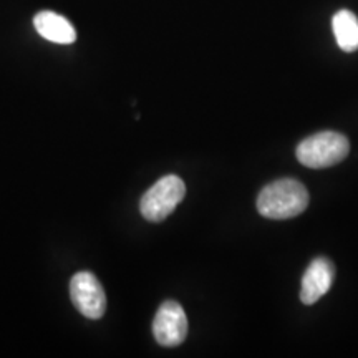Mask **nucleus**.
<instances>
[{"label":"nucleus","mask_w":358,"mask_h":358,"mask_svg":"<svg viewBox=\"0 0 358 358\" xmlns=\"http://www.w3.org/2000/svg\"><path fill=\"white\" fill-rule=\"evenodd\" d=\"M308 206V192L301 181L277 179L259 192L257 211L267 219H292Z\"/></svg>","instance_id":"f257e3e1"},{"label":"nucleus","mask_w":358,"mask_h":358,"mask_svg":"<svg viewBox=\"0 0 358 358\" xmlns=\"http://www.w3.org/2000/svg\"><path fill=\"white\" fill-rule=\"evenodd\" d=\"M350 151V143L337 131H322L301 141L295 150L303 166L320 169L342 163Z\"/></svg>","instance_id":"f03ea898"},{"label":"nucleus","mask_w":358,"mask_h":358,"mask_svg":"<svg viewBox=\"0 0 358 358\" xmlns=\"http://www.w3.org/2000/svg\"><path fill=\"white\" fill-rule=\"evenodd\" d=\"M185 181L179 176L169 174V176L158 179V181L143 194L140 211L146 221L161 222L178 208V204L185 199Z\"/></svg>","instance_id":"7ed1b4c3"},{"label":"nucleus","mask_w":358,"mask_h":358,"mask_svg":"<svg viewBox=\"0 0 358 358\" xmlns=\"http://www.w3.org/2000/svg\"><path fill=\"white\" fill-rule=\"evenodd\" d=\"M70 297L73 306L88 319H101L106 310V295L92 272H78L71 277Z\"/></svg>","instance_id":"20e7f679"},{"label":"nucleus","mask_w":358,"mask_h":358,"mask_svg":"<svg viewBox=\"0 0 358 358\" xmlns=\"http://www.w3.org/2000/svg\"><path fill=\"white\" fill-rule=\"evenodd\" d=\"M153 335L163 347H178L187 335L185 308L174 301H166L158 308L153 320Z\"/></svg>","instance_id":"39448f33"},{"label":"nucleus","mask_w":358,"mask_h":358,"mask_svg":"<svg viewBox=\"0 0 358 358\" xmlns=\"http://www.w3.org/2000/svg\"><path fill=\"white\" fill-rule=\"evenodd\" d=\"M335 279L334 264L325 257H317L307 267L306 274L302 277L301 301L306 306L319 302V299L329 292Z\"/></svg>","instance_id":"423d86ee"},{"label":"nucleus","mask_w":358,"mask_h":358,"mask_svg":"<svg viewBox=\"0 0 358 358\" xmlns=\"http://www.w3.org/2000/svg\"><path fill=\"white\" fill-rule=\"evenodd\" d=\"M34 25L35 30L48 42L70 45L77 40V32H75L73 25L65 17L58 15L55 12L43 10L37 13L34 19Z\"/></svg>","instance_id":"0eeeda50"},{"label":"nucleus","mask_w":358,"mask_h":358,"mask_svg":"<svg viewBox=\"0 0 358 358\" xmlns=\"http://www.w3.org/2000/svg\"><path fill=\"white\" fill-rule=\"evenodd\" d=\"M332 29L338 47L343 52H355L358 48V19L350 10H338L332 19Z\"/></svg>","instance_id":"6e6552de"}]
</instances>
